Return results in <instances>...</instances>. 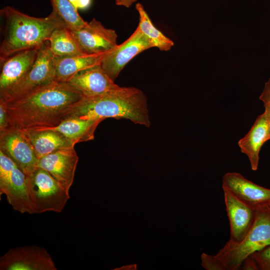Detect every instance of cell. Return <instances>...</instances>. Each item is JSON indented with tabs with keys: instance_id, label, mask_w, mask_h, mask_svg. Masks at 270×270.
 <instances>
[{
	"instance_id": "obj_1",
	"label": "cell",
	"mask_w": 270,
	"mask_h": 270,
	"mask_svg": "<svg viewBox=\"0 0 270 270\" xmlns=\"http://www.w3.org/2000/svg\"><path fill=\"white\" fill-rule=\"evenodd\" d=\"M66 82L53 80L4 104L10 128L20 130L50 128L72 116L84 98Z\"/></svg>"
},
{
	"instance_id": "obj_2",
	"label": "cell",
	"mask_w": 270,
	"mask_h": 270,
	"mask_svg": "<svg viewBox=\"0 0 270 270\" xmlns=\"http://www.w3.org/2000/svg\"><path fill=\"white\" fill-rule=\"evenodd\" d=\"M0 14L2 35L0 63L19 52L39 48L56 29L66 26L52 12L46 17L36 18L6 6Z\"/></svg>"
},
{
	"instance_id": "obj_3",
	"label": "cell",
	"mask_w": 270,
	"mask_h": 270,
	"mask_svg": "<svg viewBox=\"0 0 270 270\" xmlns=\"http://www.w3.org/2000/svg\"><path fill=\"white\" fill-rule=\"evenodd\" d=\"M72 116L84 119L125 118L150 127L146 96L134 87L116 88L99 96L84 98Z\"/></svg>"
},
{
	"instance_id": "obj_4",
	"label": "cell",
	"mask_w": 270,
	"mask_h": 270,
	"mask_svg": "<svg viewBox=\"0 0 270 270\" xmlns=\"http://www.w3.org/2000/svg\"><path fill=\"white\" fill-rule=\"evenodd\" d=\"M269 245L270 207L264 204L256 207L254 224L243 240L239 242L228 240L215 256L226 270H238L246 258Z\"/></svg>"
},
{
	"instance_id": "obj_5",
	"label": "cell",
	"mask_w": 270,
	"mask_h": 270,
	"mask_svg": "<svg viewBox=\"0 0 270 270\" xmlns=\"http://www.w3.org/2000/svg\"><path fill=\"white\" fill-rule=\"evenodd\" d=\"M27 177L32 214L46 212H60L70 198V191L48 172L39 168Z\"/></svg>"
},
{
	"instance_id": "obj_6",
	"label": "cell",
	"mask_w": 270,
	"mask_h": 270,
	"mask_svg": "<svg viewBox=\"0 0 270 270\" xmlns=\"http://www.w3.org/2000/svg\"><path fill=\"white\" fill-rule=\"evenodd\" d=\"M48 40L38 49L36 60L24 78L16 85L0 94V102L18 100L54 80V58Z\"/></svg>"
},
{
	"instance_id": "obj_7",
	"label": "cell",
	"mask_w": 270,
	"mask_h": 270,
	"mask_svg": "<svg viewBox=\"0 0 270 270\" xmlns=\"http://www.w3.org/2000/svg\"><path fill=\"white\" fill-rule=\"evenodd\" d=\"M27 180L26 174L0 150V194L6 196L14 210L32 214Z\"/></svg>"
},
{
	"instance_id": "obj_8",
	"label": "cell",
	"mask_w": 270,
	"mask_h": 270,
	"mask_svg": "<svg viewBox=\"0 0 270 270\" xmlns=\"http://www.w3.org/2000/svg\"><path fill=\"white\" fill-rule=\"evenodd\" d=\"M152 47L149 40L137 27L126 40L105 55L100 65L108 76L114 81L125 66L134 56Z\"/></svg>"
},
{
	"instance_id": "obj_9",
	"label": "cell",
	"mask_w": 270,
	"mask_h": 270,
	"mask_svg": "<svg viewBox=\"0 0 270 270\" xmlns=\"http://www.w3.org/2000/svg\"><path fill=\"white\" fill-rule=\"evenodd\" d=\"M0 270H56L47 250L36 246L10 248L0 258Z\"/></svg>"
},
{
	"instance_id": "obj_10",
	"label": "cell",
	"mask_w": 270,
	"mask_h": 270,
	"mask_svg": "<svg viewBox=\"0 0 270 270\" xmlns=\"http://www.w3.org/2000/svg\"><path fill=\"white\" fill-rule=\"evenodd\" d=\"M0 150L28 176L32 174L38 168L39 159L32 146L20 130L9 128L0 132Z\"/></svg>"
},
{
	"instance_id": "obj_11",
	"label": "cell",
	"mask_w": 270,
	"mask_h": 270,
	"mask_svg": "<svg viewBox=\"0 0 270 270\" xmlns=\"http://www.w3.org/2000/svg\"><path fill=\"white\" fill-rule=\"evenodd\" d=\"M70 30L85 54L106 53L118 45L115 30L105 28L94 18L84 26Z\"/></svg>"
},
{
	"instance_id": "obj_12",
	"label": "cell",
	"mask_w": 270,
	"mask_h": 270,
	"mask_svg": "<svg viewBox=\"0 0 270 270\" xmlns=\"http://www.w3.org/2000/svg\"><path fill=\"white\" fill-rule=\"evenodd\" d=\"M78 161V156L72 146L58 150L40 158L38 168L48 172L70 191Z\"/></svg>"
},
{
	"instance_id": "obj_13",
	"label": "cell",
	"mask_w": 270,
	"mask_h": 270,
	"mask_svg": "<svg viewBox=\"0 0 270 270\" xmlns=\"http://www.w3.org/2000/svg\"><path fill=\"white\" fill-rule=\"evenodd\" d=\"M230 226V241L239 242L249 232L254 221L256 208L242 201L230 190L222 188Z\"/></svg>"
},
{
	"instance_id": "obj_14",
	"label": "cell",
	"mask_w": 270,
	"mask_h": 270,
	"mask_svg": "<svg viewBox=\"0 0 270 270\" xmlns=\"http://www.w3.org/2000/svg\"><path fill=\"white\" fill-rule=\"evenodd\" d=\"M38 49V48L19 52L0 63V94L24 78L36 60Z\"/></svg>"
},
{
	"instance_id": "obj_15",
	"label": "cell",
	"mask_w": 270,
	"mask_h": 270,
	"mask_svg": "<svg viewBox=\"0 0 270 270\" xmlns=\"http://www.w3.org/2000/svg\"><path fill=\"white\" fill-rule=\"evenodd\" d=\"M222 188L230 190L246 204L256 208L270 202V189L260 186L236 172L224 174Z\"/></svg>"
},
{
	"instance_id": "obj_16",
	"label": "cell",
	"mask_w": 270,
	"mask_h": 270,
	"mask_svg": "<svg viewBox=\"0 0 270 270\" xmlns=\"http://www.w3.org/2000/svg\"><path fill=\"white\" fill-rule=\"evenodd\" d=\"M66 82L84 98L99 96L118 86L105 72L100 64L79 71Z\"/></svg>"
},
{
	"instance_id": "obj_17",
	"label": "cell",
	"mask_w": 270,
	"mask_h": 270,
	"mask_svg": "<svg viewBox=\"0 0 270 270\" xmlns=\"http://www.w3.org/2000/svg\"><path fill=\"white\" fill-rule=\"evenodd\" d=\"M269 140L268 126L263 113L256 118L248 132L238 142L241 152L248 156L253 170H258L260 149Z\"/></svg>"
},
{
	"instance_id": "obj_18",
	"label": "cell",
	"mask_w": 270,
	"mask_h": 270,
	"mask_svg": "<svg viewBox=\"0 0 270 270\" xmlns=\"http://www.w3.org/2000/svg\"><path fill=\"white\" fill-rule=\"evenodd\" d=\"M38 159L58 150L74 146L60 132L52 129L21 130Z\"/></svg>"
},
{
	"instance_id": "obj_19",
	"label": "cell",
	"mask_w": 270,
	"mask_h": 270,
	"mask_svg": "<svg viewBox=\"0 0 270 270\" xmlns=\"http://www.w3.org/2000/svg\"><path fill=\"white\" fill-rule=\"evenodd\" d=\"M107 53L84 54L62 58L54 57V80L66 82L79 71L100 64Z\"/></svg>"
},
{
	"instance_id": "obj_20",
	"label": "cell",
	"mask_w": 270,
	"mask_h": 270,
	"mask_svg": "<svg viewBox=\"0 0 270 270\" xmlns=\"http://www.w3.org/2000/svg\"><path fill=\"white\" fill-rule=\"evenodd\" d=\"M102 120L100 119H84L70 116L58 126L46 129H52L60 132L75 145L94 140L95 130Z\"/></svg>"
},
{
	"instance_id": "obj_21",
	"label": "cell",
	"mask_w": 270,
	"mask_h": 270,
	"mask_svg": "<svg viewBox=\"0 0 270 270\" xmlns=\"http://www.w3.org/2000/svg\"><path fill=\"white\" fill-rule=\"evenodd\" d=\"M48 42L50 49L54 58L85 54L71 30L66 26L56 29Z\"/></svg>"
},
{
	"instance_id": "obj_22",
	"label": "cell",
	"mask_w": 270,
	"mask_h": 270,
	"mask_svg": "<svg viewBox=\"0 0 270 270\" xmlns=\"http://www.w3.org/2000/svg\"><path fill=\"white\" fill-rule=\"evenodd\" d=\"M136 8L139 14L138 28L149 40L153 47L162 51L170 50L174 45L173 41L156 28L142 4L137 3Z\"/></svg>"
},
{
	"instance_id": "obj_23",
	"label": "cell",
	"mask_w": 270,
	"mask_h": 270,
	"mask_svg": "<svg viewBox=\"0 0 270 270\" xmlns=\"http://www.w3.org/2000/svg\"><path fill=\"white\" fill-rule=\"evenodd\" d=\"M52 12L56 14L70 30L81 28L87 24L80 16L78 10L69 0H50Z\"/></svg>"
},
{
	"instance_id": "obj_24",
	"label": "cell",
	"mask_w": 270,
	"mask_h": 270,
	"mask_svg": "<svg viewBox=\"0 0 270 270\" xmlns=\"http://www.w3.org/2000/svg\"><path fill=\"white\" fill-rule=\"evenodd\" d=\"M258 270H270V245L251 254Z\"/></svg>"
},
{
	"instance_id": "obj_25",
	"label": "cell",
	"mask_w": 270,
	"mask_h": 270,
	"mask_svg": "<svg viewBox=\"0 0 270 270\" xmlns=\"http://www.w3.org/2000/svg\"><path fill=\"white\" fill-rule=\"evenodd\" d=\"M200 258L202 266L206 270H226L222 263L215 255L202 253Z\"/></svg>"
},
{
	"instance_id": "obj_26",
	"label": "cell",
	"mask_w": 270,
	"mask_h": 270,
	"mask_svg": "<svg viewBox=\"0 0 270 270\" xmlns=\"http://www.w3.org/2000/svg\"><path fill=\"white\" fill-rule=\"evenodd\" d=\"M10 128L8 112L4 104L0 102V133Z\"/></svg>"
},
{
	"instance_id": "obj_27",
	"label": "cell",
	"mask_w": 270,
	"mask_h": 270,
	"mask_svg": "<svg viewBox=\"0 0 270 270\" xmlns=\"http://www.w3.org/2000/svg\"><path fill=\"white\" fill-rule=\"evenodd\" d=\"M240 270H258L256 262L251 255L244 260L240 266Z\"/></svg>"
},
{
	"instance_id": "obj_28",
	"label": "cell",
	"mask_w": 270,
	"mask_h": 270,
	"mask_svg": "<svg viewBox=\"0 0 270 270\" xmlns=\"http://www.w3.org/2000/svg\"><path fill=\"white\" fill-rule=\"evenodd\" d=\"M259 98L264 103L270 102V78L266 82Z\"/></svg>"
},
{
	"instance_id": "obj_29",
	"label": "cell",
	"mask_w": 270,
	"mask_h": 270,
	"mask_svg": "<svg viewBox=\"0 0 270 270\" xmlns=\"http://www.w3.org/2000/svg\"><path fill=\"white\" fill-rule=\"evenodd\" d=\"M264 114L268 124L270 138V102H264Z\"/></svg>"
},
{
	"instance_id": "obj_30",
	"label": "cell",
	"mask_w": 270,
	"mask_h": 270,
	"mask_svg": "<svg viewBox=\"0 0 270 270\" xmlns=\"http://www.w3.org/2000/svg\"><path fill=\"white\" fill-rule=\"evenodd\" d=\"M136 0H115V2L116 4L118 6L129 8Z\"/></svg>"
},
{
	"instance_id": "obj_31",
	"label": "cell",
	"mask_w": 270,
	"mask_h": 270,
	"mask_svg": "<svg viewBox=\"0 0 270 270\" xmlns=\"http://www.w3.org/2000/svg\"><path fill=\"white\" fill-rule=\"evenodd\" d=\"M92 0H80L78 9L86 10L90 6Z\"/></svg>"
},
{
	"instance_id": "obj_32",
	"label": "cell",
	"mask_w": 270,
	"mask_h": 270,
	"mask_svg": "<svg viewBox=\"0 0 270 270\" xmlns=\"http://www.w3.org/2000/svg\"><path fill=\"white\" fill-rule=\"evenodd\" d=\"M136 265L133 264V265H130V266H123L119 268H116V270H136Z\"/></svg>"
},
{
	"instance_id": "obj_33",
	"label": "cell",
	"mask_w": 270,
	"mask_h": 270,
	"mask_svg": "<svg viewBox=\"0 0 270 270\" xmlns=\"http://www.w3.org/2000/svg\"><path fill=\"white\" fill-rule=\"evenodd\" d=\"M80 0H69L70 3L74 6L76 9H78V4Z\"/></svg>"
},
{
	"instance_id": "obj_34",
	"label": "cell",
	"mask_w": 270,
	"mask_h": 270,
	"mask_svg": "<svg viewBox=\"0 0 270 270\" xmlns=\"http://www.w3.org/2000/svg\"><path fill=\"white\" fill-rule=\"evenodd\" d=\"M266 204L270 207V202H269L268 203Z\"/></svg>"
}]
</instances>
